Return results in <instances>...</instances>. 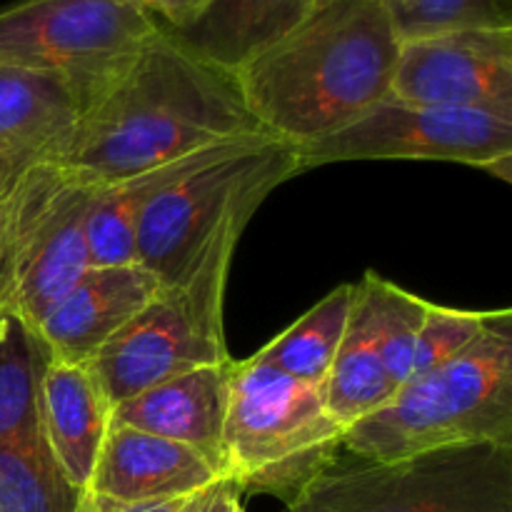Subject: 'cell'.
Instances as JSON below:
<instances>
[{"label": "cell", "mask_w": 512, "mask_h": 512, "mask_svg": "<svg viewBox=\"0 0 512 512\" xmlns=\"http://www.w3.org/2000/svg\"><path fill=\"white\" fill-rule=\"evenodd\" d=\"M245 228L248 223L230 225L188 280L163 285L95 355L90 365L113 408L160 380L230 360L223 330L225 285Z\"/></svg>", "instance_id": "ba28073f"}, {"label": "cell", "mask_w": 512, "mask_h": 512, "mask_svg": "<svg viewBox=\"0 0 512 512\" xmlns=\"http://www.w3.org/2000/svg\"><path fill=\"white\" fill-rule=\"evenodd\" d=\"M250 135L268 133L245 108L233 75L160 28L85 100L40 160L85 185H105Z\"/></svg>", "instance_id": "6da1fadb"}, {"label": "cell", "mask_w": 512, "mask_h": 512, "mask_svg": "<svg viewBox=\"0 0 512 512\" xmlns=\"http://www.w3.org/2000/svg\"><path fill=\"white\" fill-rule=\"evenodd\" d=\"M345 428L323 390L258 358L233 360L223 455L225 478L243 493L293 503L343 453Z\"/></svg>", "instance_id": "277c9868"}, {"label": "cell", "mask_w": 512, "mask_h": 512, "mask_svg": "<svg viewBox=\"0 0 512 512\" xmlns=\"http://www.w3.org/2000/svg\"><path fill=\"white\" fill-rule=\"evenodd\" d=\"M240 140V138H235ZM233 140L210 145L198 153L168 160L163 165L113 180L105 185H93L88 215H85V248H88L90 265H125L135 260V235L145 208L153 203L155 195L178 178L188 175L208 158H213L220 148Z\"/></svg>", "instance_id": "ac0fdd59"}, {"label": "cell", "mask_w": 512, "mask_h": 512, "mask_svg": "<svg viewBox=\"0 0 512 512\" xmlns=\"http://www.w3.org/2000/svg\"><path fill=\"white\" fill-rule=\"evenodd\" d=\"M83 498L43 438L0 443V512H78Z\"/></svg>", "instance_id": "7402d4cb"}, {"label": "cell", "mask_w": 512, "mask_h": 512, "mask_svg": "<svg viewBox=\"0 0 512 512\" xmlns=\"http://www.w3.org/2000/svg\"><path fill=\"white\" fill-rule=\"evenodd\" d=\"M320 390L330 415L345 430L383 408L398 390L385 370L378 328H375L373 298L365 280L355 283L348 330Z\"/></svg>", "instance_id": "d6986e66"}, {"label": "cell", "mask_w": 512, "mask_h": 512, "mask_svg": "<svg viewBox=\"0 0 512 512\" xmlns=\"http://www.w3.org/2000/svg\"><path fill=\"white\" fill-rule=\"evenodd\" d=\"M233 358L160 380L113 408V423L173 440L203 455L225 478L223 430Z\"/></svg>", "instance_id": "4fadbf2b"}, {"label": "cell", "mask_w": 512, "mask_h": 512, "mask_svg": "<svg viewBox=\"0 0 512 512\" xmlns=\"http://www.w3.org/2000/svg\"><path fill=\"white\" fill-rule=\"evenodd\" d=\"M40 435L63 473L88 493L105 435L113 423V403L90 363L50 358L40 380Z\"/></svg>", "instance_id": "9a60e30c"}, {"label": "cell", "mask_w": 512, "mask_h": 512, "mask_svg": "<svg viewBox=\"0 0 512 512\" xmlns=\"http://www.w3.org/2000/svg\"><path fill=\"white\" fill-rule=\"evenodd\" d=\"M390 98L512 118V28L400 40Z\"/></svg>", "instance_id": "8fae6325"}, {"label": "cell", "mask_w": 512, "mask_h": 512, "mask_svg": "<svg viewBox=\"0 0 512 512\" xmlns=\"http://www.w3.org/2000/svg\"><path fill=\"white\" fill-rule=\"evenodd\" d=\"M188 498H170V500H153V503H118V500L100 498V495L85 493L83 505L78 512H180Z\"/></svg>", "instance_id": "83f0119b"}, {"label": "cell", "mask_w": 512, "mask_h": 512, "mask_svg": "<svg viewBox=\"0 0 512 512\" xmlns=\"http://www.w3.org/2000/svg\"><path fill=\"white\" fill-rule=\"evenodd\" d=\"M233 512H243V505H238V508H235Z\"/></svg>", "instance_id": "4dcf8cb0"}, {"label": "cell", "mask_w": 512, "mask_h": 512, "mask_svg": "<svg viewBox=\"0 0 512 512\" xmlns=\"http://www.w3.org/2000/svg\"><path fill=\"white\" fill-rule=\"evenodd\" d=\"M325 3L328 0H213L193 23L168 33L195 58L235 75Z\"/></svg>", "instance_id": "2e32d148"}, {"label": "cell", "mask_w": 512, "mask_h": 512, "mask_svg": "<svg viewBox=\"0 0 512 512\" xmlns=\"http://www.w3.org/2000/svg\"><path fill=\"white\" fill-rule=\"evenodd\" d=\"M125 3H135V5H143V0H125Z\"/></svg>", "instance_id": "f546056e"}, {"label": "cell", "mask_w": 512, "mask_h": 512, "mask_svg": "<svg viewBox=\"0 0 512 512\" xmlns=\"http://www.w3.org/2000/svg\"><path fill=\"white\" fill-rule=\"evenodd\" d=\"M220 478L223 475L195 450L110 423L88 493L118 503H153L188 498Z\"/></svg>", "instance_id": "5bb4252c"}, {"label": "cell", "mask_w": 512, "mask_h": 512, "mask_svg": "<svg viewBox=\"0 0 512 512\" xmlns=\"http://www.w3.org/2000/svg\"><path fill=\"white\" fill-rule=\"evenodd\" d=\"M158 30L125 0H20L0 10V65L65 80L85 105Z\"/></svg>", "instance_id": "9c48e42d"}, {"label": "cell", "mask_w": 512, "mask_h": 512, "mask_svg": "<svg viewBox=\"0 0 512 512\" xmlns=\"http://www.w3.org/2000/svg\"><path fill=\"white\" fill-rule=\"evenodd\" d=\"M83 100L65 80L0 65V165L38 160L75 123Z\"/></svg>", "instance_id": "e0dca14e"}, {"label": "cell", "mask_w": 512, "mask_h": 512, "mask_svg": "<svg viewBox=\"0 0 512 512\" xmlns=\"http://www.w3.org/2000/svg\"><path fill=\"white\" fill-rule=\"evenodd\" d=\"M213 0H143V8L163 30H180L193 23Z\"/></svg>", "instance_id": "484cf974"}, {"label": "cell", "mask_w": 512, "mask_h": 512, "mask_svg": "<svg viewBox=\"0 0 512 512\" xmlns=\"http://www.w3.org/2000/svg\"><path fill=\"white\" fill-rule=\"evenodd\" d=\"M288 510L512 512V445H450L393 460L338 458Z\"/></svg>", "instance_id": "8992f818"}, {"label": "cell", "mask_w": 512, "mask_h": 512, "mask_svg": "<svg viewBox=\"0 0 512 512\" xmlns=\"http://www.w3.org/2000/svg\"><path fill=\"white\" fill-rule=\"evenodd\" d=\"M473 443L512 445L510 310H498L465 353L405 380L383 408L343 435L345 453L365 460Z\"/></svg>", "instance_id": "3957f363"}, {"label": "cell", "mask_w": 512, "mask_h": 512, "mask_svg": "<svg viewBox=\"0 0 512 512\" xmlns=\"http://www.w3.org/2000/svg\"><path fill=\"white\" fill-rule=\"evenodd\" d=\"M398 50L383 0H328L233 78L260 128L298 148L390 98Z\"/></svg>", "instance_id": "7a4b0ae2"}, {"label": "cell", "mask_w": 512, "mask_h": 512, "mask_svg": "<svg viewBox=\"0 0 512 512\" xmlns=\"http://www.w3.org/2000/svg\"><path fill=\"white\" fill-rule=\"evenodd\" d=\"M298 173L290 143L273 135L233 140L155 195L138 223L135 260L163 285L183 283L230 225L250 223L263 200Z\"/></svg>", "instance_id": "5b68a950"}, {"label": "cell", "mask_w": 512, "mask_h": 512, "mask_svg": "<svg viewBox=\"0 0 512 512\" xmlns=\"http://www.w3.org/2000/svg\"><path fill=\"white\" fill-rule=\"evenodd\" d=\"M93 185L50 160H30L0 180V310L30 325L85 273V215Z\"/></svg>", "instance_id": "52a82bcc"}, {"label": "cell", "mask_w": 512, "mask_h": 512, "mask_svg": "<svg viewBox=\"0 0 512 512\" xmlns=\"http://www.w3.org/2000/svg\"><path fill=\"white\" fill-rule=\"evenodd\" d=\"M363 280L370 290V298H373L375 328H378L385 370H388L395 388H400L413 373L415 343H418L420 325L428 313L430 300L408 293L400 285L380 278L373 270H368Z\"/></svg>", "instance_id": "603a6c76"}, {"label": "cell", "mask_w": 512, "mask_h": 512, "mask_svg": "<svg viewBox=\"0 0 512 512\" xmlns=\"http://www.w3.org/2000/svg\"><path fill=\"white\" fill-rule=\"evenodd\" d=\"M240 505V490L233 480L220 478L205 490L195 493L180 512H233Z\"/></svg>", "instance_id": "4316f807"}, {"label": "cell", "mask_w": 512, "mask_h": 512, "mask_svg": "<svg viewBox=\"0 0 512 512\" xmlns=\"http://www.w3.org/2000/svg\"><path fill=\"white\" fill-rule=\"evenodd\" d=\"M493 318L495 313L443 308V305L430 303L423 325H420L418 343H415L413 373H410V378L428 373V370L445 365L448 360L465 353L488 330Z\"/></svg>", "instance_id": "d4e9b609"}, {"label": "cell", "mask_w": 512, "mask_h": 512, "mask_svg": "<svg viewBox=\"0 0 512 512\" xmlns=\"http://www.w3.org/2000/svg\"><path fill=\"white\" fill-rule=\"evenodd\" d=\"M400 40L468 28H512V0H383Z\"/></svg>", "instance_id": "cb8c5ba5"}, {"label": "cell", "mask_w": 512, "mask_h": 512, "mask_svg": "<svg viewBox=\"0 0 512 512\" xmlns=\"http://www.w3.org/2000/svg\"><path fill=\"white\" fill-rule=\"evenodd\" d=\"M50 355L38 330L20 315L0 310V443L40 435V380Z\"/></svg>", "instance_id": "44dd1931"}, {"label": "cell", "mask_w": 512, "mask_h": 512, "mask_svg": "<svg viewBox=\"0 0 512 512\" xmlns=\"http://www.w3.org/2000/svg\"><path fill=\"white\" fill-rule=\"evenodd\" d=\"M10 170H13V168H8V165H0V180H3V178H5V175H8V173H10Z\"/></svg>", "instance_id": "f1b7e54d"}, {"label": "cell", "mask_w": 512, "mask_h": 512, "mask_svg": "<svg viewBox=\"0 0 512 512\" xmlns=\"http://www.w3.org/2000/svg\"><path fill=\"white\" fill-rule=\"evenodd\" d=\"M300 170L350 160H443L512 180V118L385 98L333 135L295 148Z\"/></svg>", "instance_id": "30bf717a"}, {"label": "cell", "mask_w": 512, "mask_h": 512, "mask_svg": "<svg viewBox=\"0 0 512 512\" xmlns=\"http://www.w3.org/2000/svg\"><path fill=\"white\" fill-rule=\"evenodd\" d=\"M163 288L140 263L88 265L35 325L50 358L93 363Z\"/></svg>", "instance_id": "7c38bea8"}, {"label": "cell", "mask_w": 512, "mask_h": 512, "mask_svg": "<svg viewBox=\"0 0 512 512\" xmlns=\"http://www.w3.org/2000/svg\"><path fill=\"white\" fill-rule=\"evenodd\" d=\"M353 300L355 283L338 285L308 313L300 315L288 330L258 350L255 358L300 383L323 388L348 330Z\"/></svg>", "instance_id": "ffe728a7"}]
</instances>
